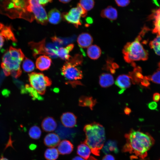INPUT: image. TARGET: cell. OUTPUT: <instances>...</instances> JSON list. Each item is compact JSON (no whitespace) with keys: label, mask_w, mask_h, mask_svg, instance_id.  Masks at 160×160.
Returning <instances> with one entry per match:
<instances>
[{"label":"cell","mask_w":160,"mask_h":160,"mask_svg":"<svg viewBox=\"0 0 160 160\" xmlns=\"http://www.w3.org/2000/svg\"><path fill=\"white\" fill-rule=\"evenodd\" d=\"M22 68L25 72H30L34 69L35 65L32 60L25 57L22 64Z\"/></svg>","instance_id":"obj_31"},{"label":"cell","mask_w":160,"mask_h":160,"mask_svg":"<svg viewBox=\"0 0 160 160\" xmlns=\"http://www.w3.org/2000/svg\"><path fill=\"white\" fill-rule=\"evenodd\" d=\"M0 13L12 19L21 18L30 22L35 20L32 0H0Z\"/></svg>","instance_id":"obj_2"},{"label":"cell","mask_w":160,"mask_h":160,"mask_svg":"<svg viewBox=\"0 0 160 160\" xmlns=\"http://www.w3.org/2000/svg\"><path fill=\"white\" fill-rule=\"evenodd\" d=\"M153 98L154 101L158 102L160 100V94L157 92L154 93L153 95Z\"/></svg>","instance_id":"obj_39"},{"label":"cell","mask_w":160,"mask_h":160,"mask_svg":"<svg viewBox=\"0 0 160 160\" xmlns=\"http://www.w3.org/2000/svg\"><path fill=\"white\" fill-rule=\"evenodd\" d=\"M84 131L86 136L84 142L89 147L93 154L99 156L105 140L104 127L98 123L93 122L86 125Z\"/></svg>","instance_id":"obj_3"},{"label":"cell","mask_w":160,"mask_h":160,"mask_svg":"<svg viewBox=\"0 0 160 160\" xmlns=\"http://www.w3.org/2000/svg\"><path fill=\"white\" fill-rule=\"evenodd\" d=\"M148 18L153 20L154 27L152 33L160 36V7L150 15Z\"/></svg>","instance_id":"obj_19"},{"label":"cell","mask_w":160,"mask_h":160,"mask_svg":"<svg viewBox=\"0 0 160 160\" xmlns=\"http://www.w3.org/2000/svg\"><path fill=\"white\" fill-rule=\"evenodd\" d=\"M72 160H85L81 157L76 156L73 158Z\"/></svg>","instance_id":"obj_41"},{"label":"cell","mask_w":160,"mask_h":160,"mask_svg":"<svg viewBox=\"0 0 160 160\" xmlns=\"http://www.w3.org/2000/svg\"><path fill=\"white\" fill-rule=\"evenodd\" d=\"M74 47L73 44H70L65 47H60L52 49L53 52L57 56L63 60H68L71 57L70 52Z\"/></svg>","instance_id":"obj_12"},{"label":"cell","mask_w":160,"mask_h":160,"mask_svg":"<svg viewBox=\"0 0 160 160\" xmlns=\"http://www.w3.org/2000/svg\"><path fill=\"white\" fill-rule=\"evenodd\" d=\"M73 146L69 140H64L60 143L57 147L59 153L64 155L71 153L73 150Z\"/></svg>","instance_id":"obj_18"},{"label":"cell","mask_w":160,"mask_h":160,"mask_svg":"<svg viewBox=\"0 0 160 160\" xmlns=\"http://www.w3.org/2000/svg\"><path fill=\"white\" fill-rule=\"evenodd\" d=\"M158 68L152 75L147 76L149 81L160 84V62L158 64Z\"/></svg>","instance_id":"obj_33"},{"label":"cell","mask_w":160,"mask_h":160,"mask_svg":"<svg viewBox=\"0 0 160 160\" xmlns=\"http://www.w3.org/2000/svg\"><path fill=\"white\" fill-rule=\"evenodd\" d=\"M132 65L134 68L128 75L133 83H139L141 81L144 77L142 74L141 69L139 67H136L134 63L132 64Z\"/></svg>","instance_id":"obj_23"},{"label":"cell","mask_w":160,"mask_h":160,"mask_svg":"<svg viewBox=\"0 0 160 160\" xmlns=\"http://www.w3.org/2000/svg\"><path fill=\"white\" fill-rule=\"evenodd\" d=\"M149 45L155 53L160 56V36L157 35L156 38L150 42Z\"/></svg>","instance_id":"obj_30"},{"label":"cell","mask_w":160,"mask_h":160,"mask_svg":"<svg viewBox=\"0 0 160 160\" xmlns=\"http://www.w3.org/2000/svg\"><path fill=\"white\" fill-rule=\"evenodd\" d=\"M41 126L44 131L51 132L55 129L57 127V124L54 118L50 116L47 117L43 120Z\"/></svg>","instance_id":"obj_16"},{"label":"cell","mask_w":160,"mask_h":160,"mask_svg":"<svg viewBox=\"0 0 160 160\" xmlns=\"http://www.w3.org/2000/svg\"><path fill=\"white\" fill-rule=\"evenodd\" d=\"M76 65L66 61L62 66L61 74L68 81H77L82 79V72Z\"/></svg>","instance_id":"obj_8"},{"label":"cell","mask_w":160,"mask_h":160,"mask_svg":"<svg viewBox=\"0 0 160 160\" xmlns=\"http://www.w3.org/2000/svg\"><path fill=\"white\" fill-rule=\"evenodd\" d=\"M87 13V11L78 3L76 7L71 8L68 12L63 13L62 17L67 22L73 24L77 28L81 24V17H85Z\"/></svg>","instance_id":"obj_7"},{"label":"cell","mask_w":160,"mask_h":160,"mask_svg":"<svg viewBox=\"0 0 160 160\" xmlns=\"http://www.w3.org/2000/svg\"><path fill=\"white\" fill-rule=\"evenodd\" d=\"M87 160H98L96 158L92 156H91L89 157L88 159Z\"/></svg>","instance_id":"obj_44"},{"label":"cell","mask_w":160,"mask_h":160,"mask_svg":"<svg viewBox=\"0 0 160 160\" xmlns=\"http://www.w3.org/2000/svg\"><path fill=\"white\" fill-rule=\"evenodd\" d=\"M101 16L103 18H106L111 21H113L117 17V12L116 9L112 6H109L102 10Z\"/></svg>","instance_id":"obj_22"},{"label":"cell","mask_w":160,"mask_h":160,"mask_svg":"<svg viewBox=\"0 0 160 160\" xmlns=\"http://www.w3.org/2000/svg\"><path fill=\"white\" fill-rule=\"evenodd\" d=\"M91 151L89 147L84 142L81 143L77 147V154L84 159L87 160L89 158Z\"/></svg>","instance_id":"obj_24"},{"label":"cell","mask_w":160,"mask_h":160,"mask_svg":"<svg viewBox=\"0 0 160 160\" xmlns=\"http://www.w3.org/2000/svg\"><path fill=\"white\" fill-rule=\"evenodd\" d=\"M39 4L41 5L45 6L48 4L52 2V0H36Z\"/></svg>","instance_id":"obj_38"},{"label":"cell","mask_w":160,"mask_h":160,"mask_svg":"<svg viewBox=\"0 0 160 160\" xmlns=\"http://www.w3.org/2000/svg\"><path fill=\"white\" fill-rule=\"evenodd\" d=\"M57 150L54 148L47 149L45 152L44 156L47 160H56L59 156Z\"/></svg>","instance_id":"obj_28"},{"label":"cell","mask_w":160,"mask_h":160,"mask_svg":"<svg viewBox=\"0 0 160 160\" xmlns=\"http://www.w3.org/2000/svg\"><path fill=\"white\" fill-rule=\"evenodd\" d=\"M102 160H115L114 157L110 154H107L105 156Z\"/></svg>","instance_id":"obj_40"},{"label":"cell","mask_w":160,"mask_h":160,"mask_svg":"<svg viewBox=\"0 0 160 160\" xmlns=\"http://www.w3.org/2000/svg\"><path fill=\"white\" fill-rule=\"evenodd\" d=\"M159 160H160V159H159Z\"/></svg>","instance_id":"obj_46"},{"label":"cell","mask_w":160,"mask_h":160,"mask_svg":"<svg viewBox=\"0 0 160 160\" xmlns=\"http://www.w3.org/2000/svg\"><path fill=\"white\" fill-rule=\"evenodd\" d=\"M149 29L144 26L134 41L127 42L122 50L124 59L128 63H133L135 61H145L148 58L147 51L143 48L140 43L142 37Z\"/></svg>","instance_id":"obj_4"},{"label":"cell","mask_w":160,"mask_h":160,"mask_svg":"<svg viewBox=\"0 0 160 160\" xmlns=\"http://www.w3.org/2000/svg\"><path fill=\"white\" fill-rule=\"evenodd\" d=\"M79 3L84 9L87 11L93 8L95 2L94 0H80Z\"/></svg>","instance_id":"obj_34"},{"label":"cell","mask_w":160,"mask_h":160,"mask_svg":"<svg viewBox=\"0 0 160 160\" xmlns=\"http://www.w3.org/2000/svg\"><path fill=\"white\" fill-rule=\"evenodd\" d=\"M96 101L92 97L82 96L79 99V105L82 107H88L92 110L96 103Z\"/></svg>","instance_id":"obj_26"},{"label":"cell","mask_w":160,"mask_h":160,"mask_svg":"<svg viewBox=\"0 0 160 160\" xmlns=\"http://www.w3.org/2000/svg\"><path fill=\"white\" fill-rule=\"evenodd\" d=\"M29 45L32 51L33 56L35 57L39 55H48L52 58H56L57 56L53 52V49L48 44H46V39H43L41 41L35 42L33 41L30 42Z\"/></svg>","instance_id":"obj_9"},{"label":"cell","mask_w":160,"mask_h":160,"mask_svg":"<svg viewBox=\"0 0 160 160\" xmlns=\"http://www.w3.org/2000/svg\"><path fill=\"white\" fill-rule=\"evenodd\" d=\"M24 57L20 49L11 47L2 58L1 67L5 75L18 77L21 74L20 65Z\"/></svg>","instance_id":"obj_5"},{"label":"cell","mask_w":160,"mask_h":160,"mask_svg":"<svg viewBox=\"0 0 160 160\" xmlns=\"http://www.w3.org/2000/svg\"><path fill=\"white\" fill-rule=\"evenodd\" d=\"M99 82L101 87H107L113 84L114 79L112 75L110 73H103L100 76Z\"/></svg>","instance_id":"obj_21"},{"label":"cell","mask_w":160,"mask_h":160,"mask_svg":"<svg viewBox=\"0 0 160 160\" xmlns=\"http://www.w3.org/2000/svg\"><path fill=\"white\" fill-rule=\"evenodd\" d=\"M126 143L122 151L132 154L131 158L144 159L147 156L148 151L153 145L155 140L148 133L131 129L125 134Z\"/></svg>","instance_id":"obj_1"},{"label":"cell","mask_w":160,"mask_h":160,"mask_svg":"<svg viewBox=\"0 0 160 160\" xmlns=\"http://www.w3.org/2000/svg\"><path fill=\"white\" fill-rule=\"evenodd\" d=\"M5 40L16 41L10 27L0 23V49L3 47Z\"/></svg>","instance_id":"obj_10"},{"label":"cell","mask_w":160,"mask_h":160,"mask_svg":"<svg viewBox=\"0 0 160 160\" xmlns=\"http://www.w3.org/2000/svg\"><path fill=\"white\" fill-rule=\"evenodd\" d=\"M130 109L128 108H127L124 110V112L126 114H128L130 112Z\"/></svg>","instance_id":"obj_42"},{"label":"cell","mask_w":160,"mask_h":160,"mask_svg":"<svg viewBox=\"0 0 160 160\" xmlns=\"http://www.w3.org/2000/svg\"><path fill=\"white\" fill-rule=\"evenodd\" d=\"M131 79L128 75L122 74L119 75L115 82L116 85L119 88V94L123 93L131 85Z\"/></svg>","instance_id":"obj_11"},{"label":"cell","mask_w":160,"mask_h":160,"mask_svg":"<svg viewBox=\"0 0 160 160\" xmlns=\"http://www.w3.org/2000/svg\"><path fill=\"white\" fill-rule=\"evenodd\" d=\"M60 120L65 127L72 128L76 125L77 117L72 113L66 112L62 114L60 117Z\"/></svg>","instance_id":"obj_13"},{"label":"cell","mask_w":160,"mask_h":160,"mask_svg":"<svg viewBox=\"0 0 160 160\" xmlns=\"http://www.w3.org/2000/svg\"><path fill=\"white\" fill-rule=\"evenodd\" d=\"M60 142V139L58 135L54 133L47 134L44 137V142L46 146L54 148L57 146Z\"/></svg>","instance_id":"obj_17"},{"label":"cell","mask_w":160,"mask_h":160,"mask_svg":"<svg viewBox=\"0 0 160 160\" xmlns=\"http://www.w3.org/2000/svg\"><path fill=\"white\" fill-rule=\"evenodd\" d=\"M141 84L145 87H148L150 84L149 80L147 76L144 77L143 79L141 81Z\"/></svg>","instance_id":"obj_37"},{"label":"cell","mask_w":160,"mask_h":160,"mask_svg":"<svg viewBox=\"0 0 160 160\" xmlns=\"http://www.w3.org/2000/svg\"><path fill=\"white\" fill-rule=\"evenodd\" d=\"M0 160H9L7 159L2 157L1 158H0Z\"/></svg>","instance_id":"obj_45"},{"label":"cell","mask_w":160,"mask_h":160,"mask_svg":"<svg viewBox=\"0 0 160 160\" xmlns=\"http://www.w3.org/2000/svg\"><path fill=\"white\" fill-rule=\"evenodd\" d=\"M25 90L29 92L33 100H42L43 99V97L40 95L37 91L32 87L31 86L26 85L25 86Z\"/></svg>","instance_id":"obj_32"},{"label":"cell","mask_w":160,"mask_h":160,"mask_svg":"<svg viewBox=\"0 0 160 160\" xmlns=\"http://www.w3.org/2000/svg\"><path fill=\"white\" fill-rule=\"evenodd\" d=\"M28 134L31 138L34 139H38L40 137L41 131L40 128L36 125H34L30 129Z\"/></svg>","instance_id":"obj_29"},{"label":"cell","mask_w":160,"mask_h":160,"mask_svg":"<svg viewBox=\"0 0 160 160\" xmlns=\"http://www.w3.org/2000/svg\"><path fill=\"white\" fill-rule=\"evenodd\" d=\"M103 147V151L105 154H107L111 152L115 153H117L118 152L116 143L113 141H108Z\"/></svg>","instance_id":"obj_27"},{"label":"cell","mask_w":160,"mask_h":160,"mask_svg":"<svg viewBox=\"0 0 160 160\" xmlns=\"http://www.w3.org/2000/svg\"><path fill=\"white\" fill-rule=\"evenodd\" d=\"M93 39L91 35L88 33H82L78 36L77 42L79 47L85 48L92 45Z\"/></svg>","instance_id":"obj_15"},{"label":"cell","mask_w":160,"mask_h":160,"mask_svg":"<svg viewBox=\"0 0 160 160\" xmlns=\"http://www.w3.org/2000/svg\"><path fill=\"white\" fill-rule=\"evenodd\" d=\"M71 0H59V1L63 3H66L70 2Z\"/></svg>","instance_id":"obj_43"},{"label":"cell","mask_w":160,"mask_h":160,"mask_svg":"<svg viewBox=\"0 0 160 160\" xmlns=\"http://www.w3.org/2000/svg\"><path fill=\"white\" fill-rule=\"evenodd\" d=\"M52 63V60L49 56L43 55L39 56L36 59V65L37 69L43 71L48 70Z\"/></svg>","instance_id":"obj_14"},{"label":"cell","mask_w":160,"mask_h":160,"mask_svg":"<svg viewBox=\"0 0 160 160\" xmlns=\"http://www.w3.org/2000/svg\"><path fill=\"white\" fill-rule=\"evenodd\" d=\"M101 50L100 47L96 45H91L87 50V54L90 59L95 60L98 59L100 56Z\"/></svg>","instance_id":"obj_25"},{"label":"cell","mask_w":160,"mask_h":160,"mask_svg":"<svg viewBox=\"0 0 160 160\" xmlns=\"http://www.w3.org/2000/svg\"><path fill=\"white\" fill-rule=\"evenodd\" d=\"M28 78L31 86L40 95H44L47 87L52 84L50 79L42 73H31L29 74Z\"/></svg>","instance_id":"obj_6"},{"label":"cell","mask_w":160,"mask_h":160,"mask_svg":"<svg viewBox=\"0 0 160 160\" xmlns=\"http://www.w3.org/2000/svg\"><path fill=\"white\" fill-rule=\"evenodd\" d=\"M48 21L51 24L56 25L61 21L62 15L60 11L56 8L50 10L48 15Z\"/></svg>","instance_id":"obj_20"},{"label":"cell","mask_w":160,"mask_h":160,"mask_svg":"<svg viewBox=\"0 0 160 160\" xmlns=\"http://www.w3.org/2000/svg\"><path fill=\"white\" fill-rule=\"evenodd\" d=\"M117 4L119 6L124 7L129 3V0H115Z\"/></svg>","instance_id":"obj_35"},{"label":"cell","mask_w":160,"mask_h":160,"mask_svg":"<svg viewBox=\"0 0 160 160\" xmlns=\"http://www.w3.org/2000/svg\"><path fill=\"white\" fill-rule=\"evenodd\" d=\"M148 108L151 110H156L158 106V105L156 102L152 101L149 103L148 105Z\"/></svg>","instance_id":"obj_36"}]
</instances>
